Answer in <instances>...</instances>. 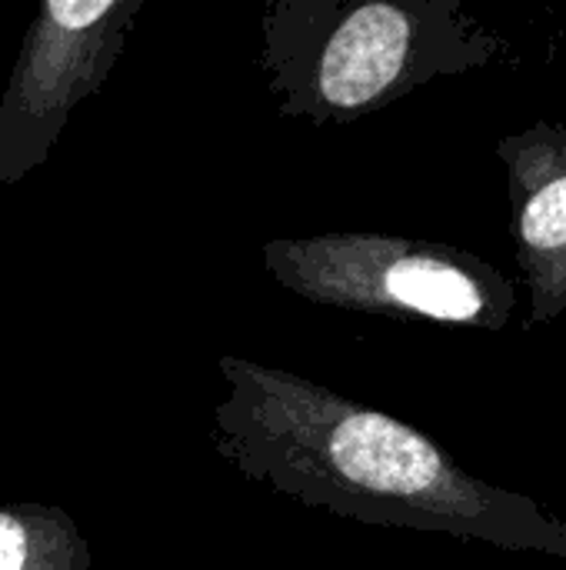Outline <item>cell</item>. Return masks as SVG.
I'll use <instances>...</instances> for the list:
<instances>
[{"instance_id": "4", "label": "cell", "mask_w": 566, "mask_h": 570, "mask_svg": "<svg viewBox=\"0 0 566 570\" xmlns=\"http://www.w3.org/2000/svg\"><path fill=\"white\" fill-rule=\"evenodd\" d=\"M414 40L407 10L394 3L357 7L324 47L317 90L330 107L357 110L377 100L404 70Z\"/></svg>"}, {"instance_id": "6", "label": "cell", "mask_w": 566, "mask_h": 570, "mask_svg": "<svg viewBox=\"0 0 566 570\" xmlns=\"http://www.w3.org/2000/svg\"><path fill=\"white\" fill-rule=\"evenodd\" d=\"M520 240L544 294L564 291L566 274V167L540 180L520 207Z\"/></svg>"}, {"instance_id": "3", "label": "cell", "mask_w": 566, "mask_h": 570, "mask_svg": "<svg viewBox=\"0 0 566 570\" xmlns=\"http://www.w3.org/2000/svg\"><path fill=\"white\" fill-rule=\"evenodd\" d=\"M270 264L290 287L310 297L400 307L457 324L477 321L487 311V291L464 267L384 240L330 237L300 247L277 244Z\"/></svg>"}, {"instance_id": "2", "label": "cell", "mask_w": 566, "mask_h": 570, "mask_svg": "<svg viewBox=\"0 0 566 570\" xmlns=\"http://www.w3.org/2000/svg\"><path fill=\"white\" fill-rule=\"evenodd\" d=\"M137 3L47 0L0 100V190L47 160L70 107L100 90Z\"/></svg>"}, {"instance_id": "5", "label": "cell", "mask_w": 566, "mask_h": 570, "mask_svg": "<svg viewBox=\"0 0 566 570\" xmlns=\"http://www.w3.org/2000/svg\"><path fill=\"white\" fill-rule=\"evenodd\" d=\"M90 551L77 524L50 504L0 508V570H87Z\"/></svg>"}, {"instance_id": "1", "label": "cell", "mask_w": 566, "mask_h": 570, "mask_svg": "<svg viewBox=\"0 0 566 570\" xmlns=\"http://www.w3.org/2000/svg\"><path fill=\"white\" fill-rule=\"evenodd\" d=\"M224 411L250 471L374 521L490 538L566 554V531L530 504L460 474L424 434L387 414L337 401L304 381L230 364Z\"/></svg>"}]
</instances>
